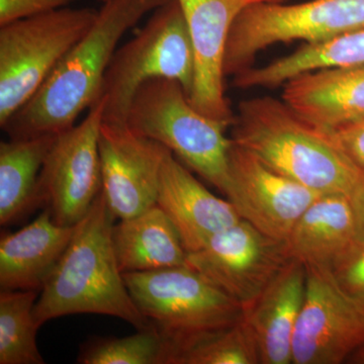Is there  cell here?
Here are the masks:
<instances>
[{"label": "cell", "mask_w": 364, "mask_h": 364, "mask_svg": "<svg viewBox=\"0 0 364 364\" xmlns=\"http://www.w3.org/2000/svg\"><path fill=\"white\" fill-rule=\"evenodd\" d=\"M58 135L0 143V225L14 224L39 207L38 181Z\"/></svg>", "instance_id": "cell-22"}, {"label": "cell", "mask_w": 364, "mask_h": 364, "mask_svg": "<svg viewBox=\"0 0 364 364\" xmlns=\"http://www.w3.org/2000/svg\"><path fill=\"white\" fill-rule=\"evenodd\" d=\"M104 102L88 109L85 119L57 136L38 181V202L53 220L75 226L87 214L102 188L98 139Z\"/></svg>", "instance_id": "cell-9"}, {"label": "cell", "mask_w": 364, "mask_h": 364, "mask_svg": "<svg viewBox=\"0 0 364 364\" xmlns=\"http://www.w3.org/2000/svg\"><path fill=\"white\" fill-rule=\"evenodd\" d=\"M327 134L355 166L364 171V119L327 132Z\"/></svg>", "instance_id": "cell-28"}, {"label": "cell", "mask_w": 364, "mask_h": 364, "mask_svg": "<svg viewBox=\"0 0 364 364\" xmlns=\"http://www.w3.org/2000/svg\"><path fill=\"white\" fill-rule=\"evenodd\" d=\"M341 287L364 306V238H358L333 263Z\"/></svg>", "instance_id": "cell-26"}, {"label": "cell", "mask_w": 364, "mask_h": 364, "mask_svg": "<svg viewBox=\"0 0 364 364\" xmlns=\"http://www.w3.org/2000/svg\"><path fill=\"white\" fill-rule=\"evenodd\" d=\"M38 291L0 293V364H44L33 315Z\"/></svg>", "instance_id": "cell-23"}, {"label": "cell", "mask_w": 364, "mask_h": 364, "mask_svg": "<svg viewBox=\"0 0 364 364\" xmlns=\"http://www.w3.org/2000/svg\"><path fill=\"white\" fill-rule=\"evenodd\" d=\"M195 53V81L188 100L203 114L232 124L234 114L225 95L224 57L239 14L253 4L287 0H176Z\"/></svg>", "instance_id": "cell-14"}, {"label": "cell", "mask_w": 364, "mask_h": 364, "mask_svg": "<svg viewBox=\"0 0 364 364\" xmlns=\"http://www.w3.org/2000/svg\"><path fill=\"white\" fill-rule=\"evenodd\" d=\"M282 100L326 133L364 119V66L301 74L284 85Z\"/></svg>", "instance_id": "cell-17"}, {"label": "cell", "mask_w": 364, "mask_h": 364, "mask_svg": "<svg viewBox=\"0 0 364 364\" xmlns=\"http://www.w3.org/2000/svg\"><path fill=\"white\" fill-rule=\"evenodd\" d=\"M360 66H364V28L321 44H304L267 65L251 67L234 76L233 85L241 90L279 87L308 72Z\"/></svg>", "instance_id": "cell-21"}, {"label": "cell", "mask_w": 364, "mask_h": 364, "mask_svg": "<svg viewBox=\"0 0 364 364\" xmlns=\"http://www.w3.org/2000/svg\"><path fill=\"white\" fill-rule=\"evenodd\" d=\"M116 220L100 191L36 301L33 315L40 327L64 316L98 314L121 318L136 330L154 328L136 306L117 264L112 244Z\"/></svg>", "instance_id": "cell-2"}, {"label": "cell", "mask_w": 364, "mask_h": 364, "mask_svg": "<svg viewBox=\"0 0 364 364\" xmlns=\"http://www.w3.org/2000/svg\"><path fill=\"white\" fill-rule=\"evenodd\" d=\"M350 200L355 214L358 238H364V171L351 193Z\"/></svg>", "instance_id": "cell-29"}, {"label": "cell", "mask_w": 364, "mask_h": 364, "mask_svg": "<svg viewBox=\"0 0 364 364\" xmlns=\"http://www.w3.org/2000/svg\"><path fill=\"white\" fill-rule=\"evenodd\" d=\"M358 238L350 196L327 193L318 196L299 217L286 244L291 259L305 267H331Z\"/></svg>", "instance_id": "cell-19"}, {"label": "cell", "mask_w": 364, "mask_h": 364, "mask_svg": "<svg viewBox=\"0 0 364 364\" xmlns=\"http://www.w3.org/2000/svg\"><path fill=\"white\" fill-rule=\"evenodd\" d=\"M347 363L354 364H364V342L351 354Z\"/></svg>", "instance_id": "cell-30"}, {"label": "cell", "mask_w": 364, "mask_h": 364, "mask_svg": "<svg viewBox=\"0 0 364 364\" xmlns=\"http://www.w3.org/2000/svg\"><path fill=\"white\" fill-rule=\"evenodd\" d=\"M170 0H107L97 20L67 53L33 97L4 126L11 140L59 135L98 100L112 56L124 33Z\"/></svg>", "instance_id": "cell-1"}, {"label": "cell", "mask_w": 364, "mask_h": 364, "mask_svg": "<svg viewBox=\"0 0 364 364\" xmlns=\"http://www.w3.org/2000/svg\"><path fill=\"white\" fill-rule=\"evenodd\" d=\"M306 284L305 265L291 259L259 296L244 309V320L257 344L261 364L293 363L294 334Z\"/></svg>", "instance_id": "cell-16"}, {"label": "cell", "mask_w": 364, "mask_h": 364, "mask_svg": "<svg viewBox=\"0 0 364 364\" xmlns=\"http://www.w3.org/2000/svg\"><path fill=\"white\" fill-rule=\"evenodd\" d=\"M156 205L176 227L188 253L241 220L230 200L208 191L171 151L163 162Z\"/></svg>", "instance_id": "cell-15"}, {"label": "cell", "mask_w": 364, "mask_h": 364, "mask_svg": "<svg viewBox=\"0 0 364 364\" xmlns=\"http://www.w3.org/2000/svg\"><path fill=\"white\" fill-rule=\"evenodd\" d=\"M364 28V0H310L303 4L263 2L235 20L224 57L225 76L253 67L270 46L303 41L321 44Z\"/></svg>", "instance_id": "cell-8"}, {"label": "cell", "mask_w": 364, "mask_h": 364, "mask_svg": "<svg viewBox=\"0 0 364 364\" xmlns=\"http://www.w3.org/2000/svg\"><path fill=\"white\" fill-rule=\"evenodd\" d=\"M129 128L168 148L189 170L226 196L230 186L231 124L203 114L189 102L178 81L157 78L144 83L132 102Z\"/></svg>", "instance_id": "cell-4"}, {"label": "cell", "mask_w": 364, "mask_h": 364, "mask_svg": "<svg viewBox=\"0 0 364 364\" xmlns=\"http://www.w3.org/2000/svg\"><path fill=\"white\" fill-rule=\"evenodd\" d=\"M124 279L140 312L164 340L166 364L191 342L243 318L238 301L188 265L124 273Z\"/></svg>", "instance_id": "cell-5"}, {"label": "cell", "mask_w": 364, "mask_h": 364, "mask_svg": "<svg viewBox=\"0 0 364 364\" xmlns=\"http://www.w3.org/2000/svg\"><path fill=\"white\" fill-rule=\"evenodd\" d=\"M75 226H63L45 208L31 224L0 240V289L42 291L70 243Z\"/></svg>", "instance_id": "cell-18"}, {"label": "cell", "mask_w": 364, "mask_h": 364, "mask_svg": "<svg viewBox=\"0 0 364 364\" xmlns=\"http://www.w3.org/2000/svg\"><path fill=\"white\" fill-rule=\"evenodd\" d=\"M112 244L123 274L188 265L178 232L157 205L119 220L112 228Z\"/></svg>", "instance_id": "cell-20"}, {"label": "cell", "mask_w": 364, "mask_h": 364, "mask_svg": "<svg viewBox=\"0 0 364 364\" xmlns=\"http://www.w3.org/2000/svg\"><path fill=\"white\" fill-rule=\"evenodd\" d=\"M231 127L237 145L322 195L350 196L363 173L327 133L306 123L284 100H243Z\"/></svg>", "instance_id": "cell-3"}, {"label": "cell", "mask_w": 364, "mask_h": 364, "mask_svg": "<svg viewBox=\"0 0 364 364\" xmlns=\"http://www.w3.org/2000/svg\"><path fill=\"white\" fill-rule=\"evenodd\" d=\"M97 14L64 7L0 26V126L33 97Z\"/></svg>", "instance_id": "cell-7"}, {"label": "cell", "mask_w": 364, "mask_h": 364, "mask_svg": "<svg viewBox=\"0 0 364 364\" xmlns=\"http://www.w3.org/2000/svg\"><path fill=\"white\" fill-rule=\"evenodd\" d=\"M305 299L293 341L294 364H340L364 342V306L331 267H306Z\"/></svg>", "instance_id": "cell-10"}, {"label": "cell", "mask_w": 364, "mask_h": 364, "mask_svg": "<svg viewBox=\"0 0 364 364\" xmlns=\"http://www.w3.org/2000/svg\"><path fill=\"white\" fill-rule=\"evenodd\" d=\"M289 260L286 241L275 240L243 219L186 255L188 267L238 301L243 310Z\"/></svg>", "instance_id": "cell-11"}, {"label": "cell", "mask_w": 364, "mask_h": 364, "mask_svg": "<svg viewBox=\"0 0 364 364\" xmlns=\"http://www.w3.org/2000/svg\"><path fill=\"white\" fill-rule=\"evenodd\" d=\"M97 1H100L102 2V4H104V2L107 1V0H97Z\"/></svg>", "instance_id": "cell-31"}, {"label": "cell", "mask_w": 364, "mask_h": 364, "mask_svg": "<svg viewBox=\"0 0 364 364\" xmlns=\"http://www.w3.org/2000/svg\"><path fill=\"white\" fill-rule=\"evenodd\" d=\"M226 198L241 219L275 240L287 241L306 208L322 195L268 166L232 140Z\"/></svg>", "instance_id": "cell-12"}, {"label": "cell", "mask_w": 364, "mask_h": 364, "mask_svg": "<svg viewBox=\"0 0 364 364\" xmlns=\"http://www.w3.org/2000/svg\"><path fill=\"white\" fill-rule=\"evenodd\" d=\"M76 0H0V26L64 9Z\"/></svg>", "instance_id": "cell-27"}, {"label": "cell", "mask_w": 364, "mask_h": 364, "mask_svg": "<svg viewBox=\"0 0 364 364\" xmlns=\"http://www.w3.org/2000/svg\"><path fill=\"white\" fill-rule=\"evenodd\" d=\"M98 149L102 191L117 220L135 217L156 205L160 173L168 148L136 135L128 124L102 123Z\"/></svg>", "instance_id": "cell-13"}, {"label": "cell", "mask_w": 364, "mask_h": 364, "mask_svg": "<svg viewBox=\"0 0 364 364\" xmlns=\"http://www.w3.org/2000/svg\"><path fill=\"white\" fill-rule=\"evenodd\" d=\"M81 364H166V346L155 328L130 336L91 339L77 358Z\"/></svg>", "instance_id": "cell-25"}, {"label": "cell", "mask_w": 364, "mask_h": 364, "mask_svg": "<svg viewBox=\"0 0 364 364\" xmlns=\"http://www.w3.org/2000/svg\"><path fill=\"white\" fill-rule=\"evenodd\" d=\"M195 53L176 0L158 7L133 39L117 48L105 72L98 100L102 123L124 126L139 88L152 79L178 81L189 97L195 81Z\"/></svg>", "instance_id": "cell-6"}, {"label": "cell", "mask_w": 364, "mask_h": 364, "mask_svg": "<svg viewBox=\"0 0 364 364\" xmlns=\"http://www.w3.org/2000/svg\"><path fill=\"white\" fill-rule=\"evenodd\" d=\"M259 363L257 344L244 315L234 325L191 342L171 361V364Z\"/></svg>", "instance_id": "cell-24"}]
</instances>
